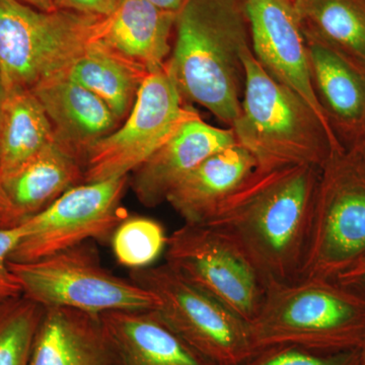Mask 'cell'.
Wrapping results in <instances>:
<instances>
[{
	"instance_id": "33",
	"label": "cell",
	"mask_w": 365,
	"mask_h": 365,
	"mask_svg": "<svg viewBox=\"0 0 365 365\" xmlns=\"http://www.w3.org/2000/svg\"><path fill=\"white\" fill-rule=\"evenodd\" d=\"M350 151L354 158H356L357 162L361 165L362 169L365 172V138L364 140L360 141L356 145L353 146L350 150H346Z\"/></svg>"
},
{
	"instance_id": "19",
	"label": "cell",
	"mask_w": 365,
	"mask_h": 365,
	"mask_svg": "<svg viewBox=\"0 0 365 365\" xmlns=\"http://www.w3.org/2000/svg\"><path fill=\"white\" fill-rule=\"evenodd\" d=\"M100 316L66 307L45 309L29 365H115Z\"/></svg>"
},
{
	"instance_id": "35",
	"label": "cell",
	"mask_w": 365,
	"mask_h": 365,
	"mask_svg": "<svg viewBox=\"0 0 365 365\" xmlns=\"http://www.w3.org/2000/svg\"><path fill=\"white\" fill-rule=\"evenodd\" d=\"M0 96H1V86H0Z\"/></svg>"
},
{
	"instance_id": "22",
	"label": "cell",
	"mask_w": 365,
	"mask_h": 365,
	"mask_svg": "<svg viewBox=\"0 0 365 365\" xmlns=\"http://www.w3.org/2000/svg\"><path fill=\"white\" fill-rule=\"evenodd\" d=\"M105 103L120 122L130 113L148 72L121 53L96 39L66 72Z\"/></svg>"
},
{
	"instance_id": "27",
	"label": "cell",
	"mask_w": 365,
	"mask_h": 365,
	"mask_svg": "<svg viewBox=\"0 0 365 365\" xmlns=\"http://www.w3.org/2000/svg\"><path fill=\"white\" fill-rule=\"evenodd\" d=\"M21 225L0 227V304L23 294L21 288L9 267V257L20 241Z\"/></svg>"
},
{
	"instance_id": "9",
	"label": "cell",
	"mask_w": 365,
	"mask_h": 365,
	"mask_svg": "<svg viewBox=\"0 0 365 365\" xmlns=\"http://www.w3.org/2000/svg\"><path fill=\"white\" fill-rule=\"evenodd\" d=\"M184 101L165 66L148 74L125 123L91 148L83 182L128 176L143 165L182 125L200 117Z\"/></svg>"
},
{
	"instance_id": "2",
	"label": "cell",
	"mask_w": 365,
	"mask_h": 365,
	"mask_svg": "<svg viewBox=\"0 0 365 365\" xmlns=\"http://www.w3.org/2000/svg\"><path fill=\"white\" fill-rule=\"evenodd\" d=\"M165 63L184 100L232 127L241 113L244 53L251 47L242 0H185Z\"/></svg>"
},
{
	"instance_id": "18",
	"label": "cell",
	"mask_w": 365,
	"mask_h": 365,
	"mask_svg": "<svg viewBox=\"0 0 365 365\" xmlns=\"http://www.w3.org/2000/svg\"><path fill=\"white\" fill-rule=\"evenodd\" d=\"M118 365H213L153 311L100 314Z\"/></svg>"
},
{
	"instance_id": "26",
	"label": "cell",
	"mask_w": 365,
	"mask_h": 365,
	"mask_svg": "<svg viewBox=\"0 0 365 365\" xmlns=\"http://www.w3.org/2000/svg\"><path fill=\"white\" fill-rule=\"evenodd\" d=\"M239 365H359V349L322 352L297 346H272L257 350Z\"/></svg>"
},
{
	"instance_id": "16",
	"label": "cell",
	"mask_w": 365,
	"mask_h": 365,
	"mask_svg": "<svg viewBox=\"0 0 365 365\" xmlns=\"http://www.w3.org/2000/svg\"><path fill=\"white\" fill-rule=\"evenodd\" d=\"M257 170L253 155L239 143L206 158L170 192V204L187 225H206Z\"/></svg>"
},
{
	"instance_id": "23",
	"label": "cell",
	"mask_w": 365,
	"mask_h": 365,
	"mask_svg": "<svg viewBox=\"0 0 365 365\" xmlns=\"http://www.w3.org/2000/svg\"><path fill=\"white\" fill-rule=\"evenodd\" d=\"M304 34L365 64V0H294Z\"/></svg>"
},
{
	"instance_id": "15",
	"label": "cell",
	"mask_w": 365,
	"mask_h": 365,
	"mask_svg": "<svg viewBox=\"0 0 365 365\" xmlns=\"http://www.w3.org/2000/svg\"><path fill=\"white\" fill-rule=\"evenodd\" d=\"M32 91L44 108L57 140L83 168L91 148L119 127L110 108L66 73L43 79Z\"/></svg>"
},
{
	"instance_id": "32",
	"label": "cell",
	"mask_w": 365,
	"mask_h": 365,
	"mask_svg": "<svg viewBox=\"0 0 365 365\" xmlns=\"http://www.w3.org/2000/svg\"><path fill=\"white\" fill-rule=\"evenodd\" d=\"M150 4H155L160 9H167V11H175L178 13L181 9L185 0H146Z\"/></svg>"
},
{
	"instance_id": "5",
	"label": "cell",
	"mask_w": 365,
	"mask_h": 365,
	"mask_svg": "<svg viewBox=\"0 0 365 365\" xmlns=\"http://www.w3.org/2000/svg\"><path fill=\"white\" fill-rule=\"evenodd\" d=\"M101 16L42 11L18 0H0V86L28 88L66 73L93 41Z\"/></svg>"
},
{
	"instance_id": "24",
	"label": "cell",
	"mask_w": 365,
	"mask_h": 365,
	"mask_svg": "<svg viewBox=\"0 0 365 365\" xmlns=\"http://www.w3.org/2000/svg\"><path fill=\"white\" fill-rule=\"evenodd\" d=\"M44 312L23 294L0 304V365H29Z\"/></svg>"
},
{
	"instance_id": "12",
	"label": "cell",
	"mask_w": 365,
	"mask_h": 365,
	"mask_svg": "<svg viewBox=\"0 0 365 365\" xmlns=\"http://www.w3.org/2000/svg\"><path fill=\"white\" fill-rule=\"evenodd\" d=\"M242 4L255 58L269 76L299 95L338 140L314 91L306 35L294 0H242Z\"/></svg>"
},
{
	"instance_id": "11",
	"label": "cell",
	"mask_w": 365,
	"mask_h": 365,
	"mask_svg": "<svg viewBox=\"0 0 365 365\" xmlns=\"http://www.w3.org/2000/svg\"><path fill=\"white\" fill-rule=\"evenodd\" d=\"M165 264L182 278L249 323L266 284L234 242L208 225H187L168 237Z\"/></svg>"
},
{
	"instance_id": "7",
	"label": "cell",
	"mask_w": 365,
	"mask_h": 365,
	"mask_svg": "<svg viewBox=\"0 0 365 365\" xmlns=\"http://www.w3.org/2000/svg\"><path fill=\"white\" fill-rule=\"evenodd\" d=\"M365 256V172L350 151H332L319 173L300 279L335 280Z\"/></svg>"
},
{
	"instance_id": "20",
	"label": "cell",
	"mask_w": 365,
	"mask_h": 365,
	"mask_svg": "<svg viewBox=\"0 0 365 365\" xmlns=\"http://www.w3.org/2000/svg\"><path fill=\"white\" fill-rule=\"evenodd\" d=\"M83 165L55 139L4 182L23 222L54 202L67 190L83 184Z\"/></svg>"
},
{
	"instance_id": "4",
	"label": "cell",
	"mask_w": 365,
	"mask_h": 365,
	"mask_svg": "<svg viewBox=\"0 0 365 365\" xmlns=\"http://www.w3.org/2000/svg\"><path fill=\"white\" fill-rule=\"evenodd\" d=\"M248 327L255 351L279 345L356 350L365 333V295L332 280L269 282Z\"/></svg>"
},
{
	"instance_id": "28",
	"label": "cell",
	"mask_w": 365,
	"mask_h": 365,
	"mask_svg": "<svg viewBox=\"0 0 365 365\" xmlns=\"http://www.w3.org/2000/svg\"><path fill=\"white\" fill-rule=\"evenodd\" d=\"M121 0H55L57 9L88 14V16H109L116 9Z\"/></svg>"
},
{
	"instance_id": "25",
	"label": "cell",
	"mask_w": 365,
	"mask_h": 365,
	"mask_svg": "<svg viewBox=\"0 0 365 365\" xmlns=\"http://www.w3.org/2000/svg\"><path fill=\"white\" fill-rule=\"evenodd\" d=\"M165 228L157 220L143 216L125 218L112 235L117 261L137 270L153 265L167 247Z\"/></svg>"
},
{
	"instance_id": "8",
	"label": "cell",
	"mask_w": 365,
	"mask_h": 365,
	"mask_svg": "<svg viewBox=\"0 0 365 365\" xmlns=\"http://www.w3.org/2000/svg\"><path fill=\"white\" fill-rule=\"evenodd\" d=\"M158 299L155 312L194 351L213 365H239L255 352L248 323L167 264L130 271Z\"/></svg>"
},
{
	"instance_id": "29",
	"label": "cell",
	"mask_w": 365,
	"mask_h": 365,
	"mask_svg": "<svg viewBox=\"0 0 365 365\" xmlns=\"http://www.w3.org/2000/svg\"><path fill=\"white\" fill-rule=\"evenodd\" d=\"M334 281L353 292L365 295V256L341 273Z\"/></svg>"
},
{
	"instance_id": "13",
	"label": "cell",
	"mask_w": 365,
	"mask_h": 365,
	"mask_svg": "<svg viewBox=\"0 0 365 365\" xmlns=\"http://www.w3.org/2000/svg\"><path fill=\"white\" fill-rule=\"evenodd\" d=\"M304 35L317 97L338 140L350 150L365 138V64Z\"/></svg>"
},
{
	"instance_id": "1",
	"label": "cell",
	"mask_w": 365,
	"mask_h": 365,
	"mask_svg": "<svg viewBox=\"0 0 365 365\" xmlns=\"http://www.w3.org/2000/svg\"><path fill=\"white\" fill-rule=\"evenodd\" d=\"M321 168L255 170L206 225L235 242L265 284L299 280L309 250Z\"/></svg>"
},
{
	"instance_id": "21",
	"label": "cell",
	"mask_w": 365,
	"mask_h": 365,
	"mask_svg": "<svg viewBox=\"0 0 365 365\" xmlns=\"http://www.w3.org/2000/svg\"><path fill=\"white\" fill-rule=\"evenodd\" d=\"M55 139L51 122L32 90H1L0 172L4 181Z\"/></svg>"
},
{
	"instance_id": "6",
	"label": "cell",
	"mask_w": 365,
	"mask_h": 365,
	"mask_svg": "<svg viewBox=\"0 0 365 365\" xmlns=\"http://www.w3.org/2000/svg\"><path fill=\"white\" fill-rule=\"evenodd\" d=\"M86 244L38 261H9L23 295L44 309L66 307L97 316L158 309L155 294L103 267Z\"/></svg>"
},
{
	"instance_id": "34",
	"label": "cell",
	"mask_w": 365,
	"mask_h": 365,
	"mask_svg": "<svg viewBox=\"0 0 365 365\" xmlns=\"http://www.w3.org/2000/svg\"><path fill=\"white\" fill-rule=\"evenodd\" d=\"M359 365H365V333L359 348Z\"/></svg>"
},
{
	"instance_id": "31",
	"label": "cell",
	"mask_w": 365,
	"mask_h": 365,
	"mask_svg": "<svg viewBox=\"0 0 365 365\" xmlns=\"http://www.w3.org/2000/svg\"><path fill=\"white\" fill-rule=\"evenodd\" d=\"M18 1L42 11H54L57 9L55 6V0H18Z\"/></svg>"
},
{
	"instance_id": "14",
	"label": "cell",
	"mask_w": 365,
	"mask_h": 365,
	"mask_svg": "<svg viewBox=\"0 0 365 365\" xmlns=\"http://www.w3.org/2000/svg\"><path fill=\"white\" fill-rule=\"evenodd\" d=\"M235 143L232 128H218L201 117L190 120L131 173V188L143 206L155 207L165 202L178 182L206 158Z\"/></svg>"
},
{
	"instance_id": "36",
	"label": "cell",
	"mask_w": 365,
	"mask_h": 365,
	"mask_svg": "<svg viewBox=\"0 0 365 365\" xmlns=\"http://www.w3.org/2000/svg\"><path fill=\"white\" fill-rule=\"evenodd\" d=\"M115 365H118V364H115Z\"/></svg>"
},
{
	"instance_id": "17",
	"label": "cell",
	"mask_w": 365,
	"mask_h": 365,
	"mask_svg": "<svg viewBox=\"0 0 365 365\" xmlns=\"http://www.w3.org/2000/svg\"><path fill=\"white\" fill-rule=\"evenodd\" d=\"M176 19L175 11L146 0H121L98 21L97 40L153 73L165 68L169 59Z\"/></svg>"
},
{
	"instance_id": "10",
	"label": "cell",
	"mask_w": 365,
	"mask_h": 365,
	"mask_svg": "<svg viewBox=\"0 0 365 365\" xmlns=\"http://www.w3.org/2000/svg\"><path fill=\"white\" fill-rule=\"evenodd\" d=\"M129 176L72 187L37 215L20 223L23 235L9 261L26 263L61 253L90 240H105L125 220L122 207Z\"/></svg>"
},
{
	"instance_id": "3",
	"label": "cell",
	"mask_w": 365,
	"mask_h": 365,
	"mask_svg": "<svg viewBox=\"0 0 365 365\" xmlns=\"http://www.w3.org/2000/svg\"><path fill=\"white\" fill-rule=\"evenodd\" d=\"M242 61L241 113L230 128L237 143L253 155L257 170L297 165L322 168L332 151L345 150L299 95L269 76L251 47Z\"/></svg>"
},
{
	"instance_id": "30",
	"label": "cell",
	"mask_w": 365,
	"mask_h": 365,
	"mask_svg": "<svg viewBox=\"0 0 365 365\" xmlns=\"http://www.w3.org/2000/svg\"><path fill=\"white\" fill-rule=\"evenodd\" d=\"M21 220L7 195L4 179L0 172V227H14L20 225Z\"/></svg>"
}]
</instances>
